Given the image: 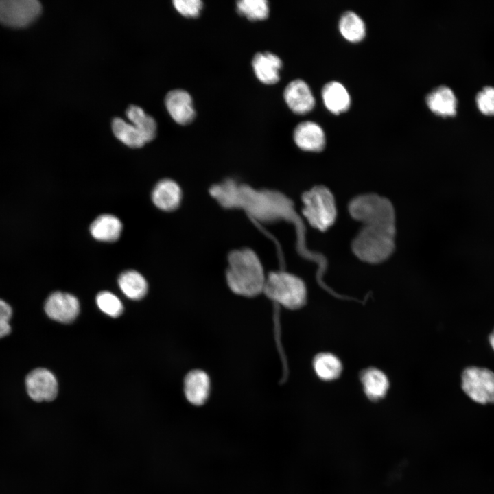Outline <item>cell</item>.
Masks as SVG:
<instances>
[{
  "instance_id": "1",
  "label": "cell",
  "mask_w": 494,
  "mask_h": 494,
  "mask_svg": "<svg viewBox=\"0 0 494 494\" xmlns=\"http://www.w3.org/2000/svg\"><path fill=\"white\" fill-rule=\"evenodd\" d=\"M226 271L227 284L236 294L253 297L263 291L266 277L257 254L250 248L231 252Z\"/></svg>"
},
{
  "instance_id": "2",
  "label": "cell",
  "mask_w": 494,
  "mask_h": 494,
  "mask_svg": "<svg viewBox=\"0 0 494 494\" xmlns=\"http://www.w3.org/2000/svg\"><path fill=\"white\" fill-rule=\"evenodd\" d=\"M395 226H363L352 242V250L364 262H383L395 250Z\"/></svg>"
},
{
  "instance_id": "3",
  "label": "cell",
  "mask_w": 494,
  "mask_h": 494,
  "mask_svg": "<svg viewBox=\"0 0 494 494\" xmlns=\"http://www.w3.org/2000/svg\"><path fill=\"white\" fill-rule=\"evenodd\" d=\"M349 212L364 226H395V211L391 202L375 193H366L353 198Z\"/></svg>"
},
{
  "instance_id": "4",
  "label": "cell",
  "mask_w": 494,
  "mask_h": 494,
  "mask_svg": "<svg viewBox=\"0 0 494 494\" xmlns=\"http://www.w3.org/2000/svg\"><path fill=\"white\" fill-rule=\"evenodd\" d=\"M271 300L290 309L306 302L307 290L302 279L286 272H272L266 277L263 291Z\"/></svg>"
},
{
  "instance_id": "5",
  "label": "cell",
  "mask_w": 494,
  "mask_h": 494,
  "mask_svg": "<svg viewBox=\"0 0 494 494\" xmlns=\"http://www.w3.org/2000/svg\"><path fill=\"white\" fill-rule=\"evenodd\" d=\"M303 214L309 224L319 231H326L336 219V200L325 186H315L302 196Z\"/></svg>"
},
{
  "instance_id": "6",
  "label": "cell",
  "mask_w": 494,
  "mask_h": 494,
  "mask_svg": "<svg viewBox=\"0 0 494 494\" xmlns=\"http://www.w3.org/2000/svg\"><path fill=\"white\" fill-rule=\"evenodd\" d=\"M462 388L475 402L494 403V373L488 368L476 366L465 368L462 374Z\"/></svg>"
},
{
  "instance_id": "7",
  "label": "cell",
  "mask_w": 494,
  "mask_h": 494,
  "mask_svg": "<svg viewBox=\"0 0 494 494\" xmlns=\"http://www.w3.org/2000/svg\"><path fill=\"white\" fill-rule=\"evenodd\" d=\"M41 10L37 0H0V22L12 27H23L34 21Z\"/></svg>"
},
{
  "instance_id": "8",
  "label": "cell",
  "mask_w": 494,
  "mask_h": 494,
  "mask_svg": "<svg viewBox=\"0 0 494 494\" xmlns=\"http://www.w3.org/2000/svg\"><path fill=\"white\" fill-rule=\"evenodd\" d=\"M25 383L29 397L35 401H51L57 396L56 378L47 368H37L32 370L27 375Z\"/></svg>"
},
{
  "instance_id": "9",
  "label": "cell",
  "mask_w": 494,
  "mask_h": 494,
  "mask_svg": "<svg viewBox=\"0 0 494 494\" xmlns=\"http://www.w3.org/2000/svg\"><path fill=\"white\" fill-rule=\"evenodd\" d=\"M80 305L73 295L62 292H54L46 299L45 311L47 315L57 322L69 323L78 316Z\"/></svg>"
},
{
  "instance_id": "10",
  "label": "cell",
  "mask_w": 494,
  "mask_h": 494,
  "mask_svg": "<svg viewBox=\"0 0 494 494\" xmlns=\"http://www.w3.org/2000/svg\"><path fill=\"white\" fill-rule=\"evenodd\" d=\"M283 95L288 107L298 115L309 113L315 105V99L310 88L302 80L290 82L285 87Z\"/></svg>"
},
{
  "instance_id": "11",
  "label": "cell",
  "mask_w": 494,
  "mask_h": 494,
  "mask_svg": "<svg viewBox=\"0 0 494 494\" xmlns=\"http://www.w3.org/2000/svg\"><path fill=\"white\" fill-rule=\"evenodd\" d=\"M165 106L170 116L179 124H188L196 116L192 98L184 90L169 91L165 97Z\"/></svg>"
},
{
  "instance_id": "12",
  "label": "cell",
  "mask_w": 494,
  "mask_h": 494,
  "mask_svg": "<svg viewBox=\"0 0 494 494\" xmlns=\"http://www.w3.org/2000/svg\"><path fill=\"white\" fill-rule=\"evenodd\" d=\"M293 137L296 145L305 151L320 152L325 145L323 130L313 121H306L297 125Z\"/></svg>"
},
{
  "instance_id": "13",
  "label": "cell",
  "mask_w": 494,
  "mask_h": 494,
  "mask_svg": "<svg viewBox=\"0 0 494 494\" xmlns=\"http://www.w3.org/2000/svg\"><path fill=\"white\" fill-rule=\"evenodd\" d=\"M426 104L430 110L443 117L456 115L458 101L451 88L443 85L433 89L426 97Z\"/></svg>"
},
{
  "instance_id": "14",
  "label": "cell",
  "mask_w": 494,
  "mask_h": 494,
  "mask_svg": "<svg viewBox=\"0 0 494 494\" xmlns=\"http://www.w3.org/2000/svg\"><path fill=\"white\" fill-rule=\"evenodd\" d=\"M252 64L255 75L262 83L273 84L279 80L283 64L277 55L268 51L257 53Z\"/></svg>"
},
{
  "instance_id": "15",
  "label": "cell",
  "mask_w": 494,
  "mask_h": 494,
  "mask_svg": "<svg viewBox=\"0 0 494 494\" xmlns=\"http://www.w3.org/2000/svg\"><path fill=\"white\" fill-rule=\"evenodd\" d=\"M184 392L187 399L195 405H201L207 400L210 392V379L201 370H193L186 375Z\"/></svg>"
},
{
  "instance_id": "16",
  "label": "cell",
  "mask_w": 494,
  "mask_h": 494,
  "mask_svg": "<svg viewBox=\"0 0 494 494\" xmlns=\"http://www.w3.org/2000/svg\"><path fill=\"white\" fill-rule=\"evenodd\" d=\"M154 204L160 209L172 211L180 204L182 191L180 186L171 179H163L154 187L152 193Z\"/></svg>"
},
{
  "instance_id": "17",
  "label": "cell",
  "mask_w": 494,
  "mask_h": 494,
  "mask_svg": "<svg viewBox=\"0 0 494 494\" xmlns=\"http://www.w3.org/2000/svg\"><path fill=\"white\" fill-rule=\"evenodd\" d=\"M322 97L326 108L333 114L345 112L351 105V97L347 90L338 82L326 84L322 91Z\"/></svg>"
},
{
  "instance_id": "18",
  "label": "cell",
  "mask_w": 494,
  "mask_h": 494,
  "mask_svg": "<svg viewBox=\"0 0 494 494\" xmlns=\"http://www.w3.org/2000/svg\"><path fill=\"white\" fill-rule=\"evenodd\" d=\"M122 224L119 218L111 214H102L91 223V235L99 241L115 242L121 235Z\"/></svg>"
},
{
  "instance_id": "19",
  "label": "cell",
  "mask_w": 494,
  "mask_h": 494,
  "mask_svg": "<svg viewBox=\"0 0 494 494\" xmlns=\"http://www.w3.org/2000/svg\"><path fill=\"white\" fill-rule=\"evenodd\" d=\"M366 395L372 401H378L386 394L389 382L386 375L375 368L364 370L360 375Z\"/></svg>"
},
{
  "instance_id": "20",
  "label": "cell",
  "mask_w": 494,
  "mask_h": 494,
  "mask_svg": "<svg viewBox=\"0 0 494 494\" xmlns=\"http://www.w3.org/2000/svg\"><path fill=\"white\" fill-rule=\"evenodd\" d=\"M118 284L124 294L131 299L142 298L148 292L145 279L135 270L122 272L119 277Z\"/></svg>"
},
{
  "instance_id": "21",
  "label": "cell",
  "mask_w": 494,
  "mask_h": 494,
  "mask_svg": "<svg viewBox=\"0 0 494 494\" xmlns=\"http://www.w3.org/2000/svg\"><path fill=\"white\" fill-rule=\"evenodd\" d=\"M112 130L115 136L123 143L130 148H141L147 142L139 130L132 124L116 117L112 121Z\"/></svg>"
},
{
  "instance_id": "22",
  "label": "cell",
  "mask_w": 494,
  "mask_h": 494,
  "mask_svg": "<svg viewBox=\"0 0 494 494\" xmlns=\"http://www.w3.org/2000/svg\"><path fill=\"white\" fill-rule=\"evenodd\" d=\"M313 366L318 377L325 381L338 378L342 369L339 359L329 353L318 354L314 359Z\"/></svg>"
},
{
  "instance_id": "23",
  "label": "cell",
  "mask_w": 494,
  "mask_h": 494,
  "mask_svg": "<svg viewBox=\"0 0 494 494\" xmlns=\"http://www.w3.org/2000/svg\"><path fill=\"white\" fill-rule=\"evenodd\" d=\"M339 30L345 39L353 43L362 40L366 34L363 20L352 11L346 12L341 16Z\"/></svg>"
},
{
  "instance_id": "24",
  "label": "cell",
  "mask_w": 494,
  "mask_h": 494,
  "mask_svg": "<svg viewBox=\"0 0 494 494\" xmlns=\"http://www.w3.org/2000/svg\"><path fill=\"white\" fill-rule=\"evenodd\" d=\"M126 115L131 124L143 134L147 142L154 139L156 124L153 117L147 115L141 108L134 105L128 108Z\"/></svg>"
},
{
  "instance_id": "25",
  "label": "cell",
  "mask_w": 494,
  "mask_h": 494,
  "mask_svg": "<svg viewBox=\"0 0 494 494\" xmlns=\"http://www.w3.org/2000/svg\"><path fill=\"white\" fill-rule=\"evenodd\" d=\"M238 13L251 21L263 20L269 14L268 2L266 0H241L237 1Z\"/></svg>"
},
{
  "instance_id": "26",
  "label": "cell",
  "mask_w": 494,
  "mask_h": 494,
  "mask_svg": "<svg viewBox=\"0 0 494 494\" xmlns=\"http://www.w3.org/2000/svg\"><path fill=\"white\" fill-rule=\"evenodd\" d=\"M96 303L103 312L112 317L120 316L124 309L120 300L108 291L99 292L96 297Z\"/></svg>"
},
{
  "instance_id": "27",
  "label": "cell",
  "mask_w": 494,
  "mask_h": 494,
  "mask_svg": "<svg viewBox=\"0 0 494 494\" xmlns=\"http://www.w3.org/2000/svg\"><path fill=\"white\" fill-rule=\"evenodd\" d=\"M478 110L486 116H494V86L483 87L475 96Z\"/></svg>"
},
{
  "instance_id": "28",
  "label": "cell",
  "mask_w": 494,
  "mask_h": 494,
  "mask_svg": "<svg viewBox=\"0 0 494 494\" xmlns=\"http://www.w3.org/2000/svg\"><path fill=\"white\" fill-rule=\"evenodd\" d=\"M173 5L180 14L186 17L198 16L203 7L200 0H174Z\"/></svg>"
},
{
  "instance_id": "29",
  "label": "cell",
  "mask_w": 494,
  "mask_h": 494,
  "mask_svg": "<svg viewBox=\"0 0 494 494\" xmlns=\"http://www.w3.org/2000/svg\"><path fill=\"white\" fill-rule=\"evenodd\" d=\"M12 316L11 306L0 298V338H4L11 332L10 324Z\"/></svg>"
},
{
  "instance_id": "30",
  "label": "cell",
  "mask_w": 494,
  "mask_h": 494,
  "mask_svg": "<svg viewBox=\"0 0 494 494\" xmlns=\"http://www.w3.org/2000/svg\"><path fill=\"white\" fill-rule=\"evenodd\" d=\"M489 342H490L491 346H492V348L494 350V330L489 336Z\"/></svg>"
}]
</instances>
